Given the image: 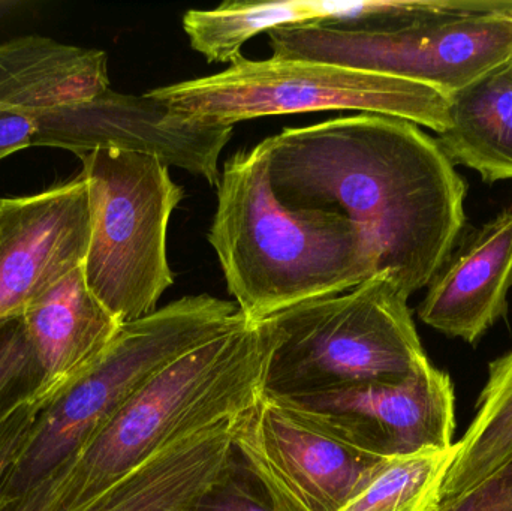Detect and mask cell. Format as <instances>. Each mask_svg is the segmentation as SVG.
Instances as JSON below:
<instances>
[{
  "label": "cell",
  "instance_id": "cell-20",
  "mask_svg": "<svg viewBox=\"0 0 512 511\" xmlns=\"http://www.w3.org/2000/svg\"><path fill=\"white\" fill-rule=\"evenodd\" d=\"M456 450L385 462L339 511H438L441 489Z\"/></svg>",
  "mask_w": 512,
  "mask_h": 511
},
{
  "label": "cell",
  "instance_id": "cell-19",
  "mask_svg": "<svg viewBox=\"0 0 512 511\" xmlns=\"http://www.w3.org/2000/svg\"><path fill=\"white\" fill-rule=\"evenodd\" d=\"M474 422L454 444L438 510L453 506L512 461V351L490 365Z\"/></svg>",
  "mask_w": 512,
  "mask_h": 511
},
{
  "label": "cell",
  "instance_id": "cell-18",
  "mask_svg": "<svg viewBox=\"0 0 512 511\" xmlns=\"http://www.w3.org/2000/svg\"><path fill=\"white\" fill-rule=\"evenodd\" d=\"M438 135L453 164L486 182L512 179V57L451 93L448 125Z\"/></svg>",
  "mask_w": 512,
  "mask_h": 511
},
{
  "label": "cell",
  "instance_id": "cell-23",
  "mask_svg": "<svg viewBox=\"0 0 512 511\" xmlns=\"http://www.w3.org/2000/svg\"><path fill=\"white\" fill-rule=\"evenodd\" d=\"M210 511H276L254 474L234 456L225 479L210 498Z\"/></svg>",
  "mask_w": 512,
  "mask_h": 511
},
{
  "label": "cell",
  "instance_id": "cell-1",
  "mask_svg": "<svg viewBox=\"0 0 512 511\" xmlns=\"http://www.w3.org/2000/svg\"><path fill=\"white\" fill-rule=\"evenodd\" d=\"M277 200L339 213L411 297L435 278L465 227L466 185L436 138L396 117L361 113L262 141Z\"/></svg>",
  "mask_w": 512,
  "mask_h": 511
},
{
  "label": "cell",
  "instance_id": "cell-11",
  "mask_svg": "<svg viewBox=\"0 0 512 511\" xmlns=\"http://www.w3.org/2000/svg\"><path fill=\"white\" fill-rule=\"evenodd\" d=\"M277 401L382 459L447 452L454 447L453 384L429 360L400 380Z\"/></svg>",
  "mask_w": 512,
  "mask_h": 511
},
{
  "label": "cell",
  "instance_id": "cell-16",
  "mask_svg": "<svg viewBox=\"0 0 512 511\" xmlns=\"http://www.w3.org/2000/svg\"><path fill=\"white\" fill-rule=\"evenodd\" d=\"M23 320L41 366L36 393L54 401L98 362L123 326L87 287L83 266L32 303Z\"/></svg>",
  "mask_w": 512,
  "mask_h": 511
},
{
  "label": "cell",
  "instance_id": "cell-17",
  "mask_svg": "<svg viewBox=\"0 0 512 511\" xmlns=\"http://www.w3.org/2000/svg\"><path fill=\"white\" fill-rule=\"evenodd\" d=\"M231 420L183 438L77 511H210L236 456Z\"/></svg>",
  "mask_w": 512,
  "mask_h": 511
},
{
  "label": "cell",
  "instance_id": "cell-12",
  "mask_svg": "<svg viewBox=\"0 0 512 511\" xmlns=\"http://www.w3.org/2000/svg\"><path fill=\"white\" fill-rule=\"evenodd\" d=\"M90 242L83 174L38 194L0 198V323L83 266Z\"/></svg>",
  "mask_w": 512,
  "mask_h": 511
},
{
  "label": "cell",
  "instance_id": "cell-25",
  "mask_svg": "<svg viewBox=\"0 0 512 511\" xmlns=\"http://www.w3.org/2000/svg\"><path fill=\"white\" fill-rule=\"evenodd\" d=\"M62 468V467H60ZM59 468V470H60ZM51 474L47 479L39 482L24 494L17 497H0V511H45L50 504L51 495H53L54 485H56L57 474Z\"/></svg>",
  "mask_w": 512,
  "mask_h": 511
},
{
  "label": "cell",
  "instance_id": "cell-6",
  "mask_svg": "<svg viewBox=\"0 0 512 511\" xmlns=\"http://www.w3.org/2000/svg\"><path fill=\"white\" fill-rule=\"evenodd\" d=\"M150 95L180 119L234 126L243 120L318 111H361L445 131L450 95L417 81L312 60L246 59L209 77Z\"/></svg>",
  "mask_w": 512,
  "mask_h": 511
},
{
  "label": "cell",
  "instance_id": "cell-22",
  "mask_svg": "<svg viewBox=\"0 0 512 511\" xmlns=\"http://www.w3.org/2000/svg\"><path fill=\"white\" fill-rule=\"evenodd\" d=\"M53 402L47 396L32 393L14 405L0 420V488L15 459L26 446L45 407Z\"/></svg>",
  "mask_w": 512,
  "mask_h": 511
},
{
  "label": "cell",
  "instance_id": "cell-21",
  "mask_svg": "<svg viewBox=\"0 0 512 511\" xmlns=\"http://www.w3.org/2000/svg\"><path fill=\"white\" fill-rule=\"evenodd\" d=\"M42 372L23 317L0 323V420L17 402L32 395Z\"/></svg>",
  "mask_w": 512,
  "mask_h": 511
},
{
  "label": "cell",
  "instance_id": "cell-14",
  "mask_svg": "<svg viewBox=\"0 0 512 511\" xmlns=\"http://www.w3.org/2000/svg\"><path fill=\"white\" fill-rule=\"evenodd\" d=\"M108 89L105 51L39 35L0 42V161L32 146L39 114Z\"/></svg>",
  "mask_w": 512,
  "mask_h": 511
},
{
  "label": "cell",
  "instance_id": "cell-4",
  "mask_svg": "<svg viewBox=\"0 0 512 511\" xmlns=\"http://www.w3.org/2000/svg\"><path fill=\"white\" fill-rule=\"evenodd\" d=\"M246 323L236 303L200 294L123 324L98 362L44 408L0 497H17L56 473L165 366Z\"/></svg>",
  "mask_w": 512,
  "mask_h": 511
},
{
  "label": "cell",
  "instance_id": "cell-7",
  "mask_svg": "<svg viewBox=\"0 0 512 511\" xmlns=\"http://www.w3.org/2000/svg\"><path fill=\"white\" fill-rule=\"evenodd\" d=\"M80 159L90 207L87 287L120 323L140 320L174 284L168 224L185 191L156 156L98 149Z\"/></svg>",
  "mask_w": 512,
  "mask_h": 511
},
{
  "label": "cell",
  "instance_id": "cell-10",
  "mask_svg": "<svg viewBox=\"0 0 512 511\" xmlns=\"http://www.w3.org/2000/svg\"><path fill=\"white\" fill-rule=\"evenodd\" d=\"M233 134L234 126L180 119L149 92L108 89L90 101L39 114L32 146L69 150L78 158L98 149L144 153L218 186L219 158Z\"/></svg>",
  "mask_w": 512,
  "mask_h": 511
},
{
  "label": "cell",
  "instance_id": "cell-24",
  "mask_svg": "<svg viewBox=\"0 0 512 511\" xmlns=\"http://www.w3.org/2000/svg\"><path fill=\"white\" fill-rule=\"evenodd\" d=\"M438 511H512V461L453 506Z\"/></svg>",
  "mask_w": 512,
  "mask_h": 511
},
{
  "label": "cell",
  "instance_id": "cell-5",
  "mask_svg": "<svg viewBox=\"0 0 512 511\" xmlns=\"http://www.w3.org/2000/svg\"><path fill=\"white\" fill-rule=\"evenodd\" d=\"M409 297L390 273L339 296L271 318L279 330L262 381L273 399L339 392L396 381L427 362Z\"/></svg>",
  "mask_w": 512,
  "mask_h": 511
},
{
  "label": "cell",
  "instance_id": "cell-9",
  "mask_svg": "<svg viewBox=\"0 0 512 511\" xmlns=\"http://www.w3.org/2000/svg\"><path fill=\"white\" fill-rule=\"evenodd\" d=\"M231 437L276 511H339L390 461L264 395L231 420Z\"/></svg>",
  "mask_w": 512,
  "mask_h": 511
},
{
  "label": "cell",
  "instance_id": "cell-3",
  "mask_svg": "<svg viewBox=\"0 0 512 511\" xmlns=\"http://www.w3.org/2000/svg\"><path fill=\"white\" fill-rule=\"evenodd\" d=\"M277 339L271 318L246 323L165 366L60 468L45 511H77L183 438L248 410Z\"/></svg>",
  "mask_w": 512,
  "mask_h": 511
},
{
  "label": "cell",
  "instance_id": "cell-13",
  "mask_svg": "<svg viewBox=\"0 0 512 511\" xmlns=\"http://www.w3.org/2000/svg\"><path fill=\"white\" fill-rule=\"evenodd\" d=\"M457 12L456 0L225 2L213 9H189L183 15V29L191 47L207 62L233 63L243 56V45L249 39L274 29L327 26L382 32Z\"/></svg>",
  "mask_w": 512,
  "mask_h": 511
},
{
  "label": "cell",
  "instance_id": "cell-15",
  "mask_svg": "<svg viewBox=\"0 0 512 511\" xmlns=\"http://www.w3.org/2000/svg\"><path fill=\"white\" fill-rule=\"evenodd\" d=\"M512 287V209L454 246L418 308L438 332L474 344L508 309Z\"/></svg>",
  "mask_w": 512,
  "mask_h": 511
},
{
  "label": "cell",
  "instance_id": "cell-2",
  "mask_svg": "<svg viewBox=\"0 0 512 511\" xmlns=\"http://www.w3.org/2000/svg\"><path fill=\"white\" fill-rule=\"evenodd\" d=\"M209 242L248 323L339 296L378 275L372 246L357 224L339 213L288 209L277 200L264 143L225 162Z\"/></svg>",
  "mask_w": 512,
  "mask_h": 511
},
{
  "label": "cell",
  "instance_id": "cell-8",
  "mask_svg": "<svg viewBox=\"0 0 512 511\" xmlns=\"http://www.w3.org/2000/svg\"><path fill=\"white\" fill-rule=\"evenodd\" d=\"M267 33L271 57L390 75L447 95L512 57V12L507 11L441 15L382 32L306 26Z\"/></svg>",
  "mask_w": 512,
  "mask_h": 511
}]
</instances>
